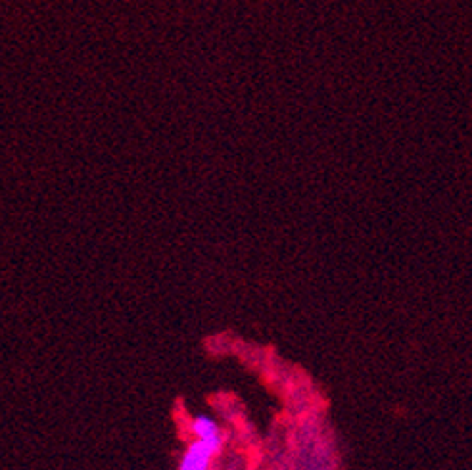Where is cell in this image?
Segmentation results:
<instances>
[{
	"mask_svg": "<svg viewBox=\"0 0 472 470\" xmlns=\"http://www.w3.org/2000/svg\"><path fill=\"white\" fill-rule=\"evenodd\" d=\"M219 451L210 443L202 440H194L183 453L179 463V470H210L211 459Z\"/></svg>",
	"mask_w": 472,
	"mask_h": 470,
	"instance_id": "6da1fadb",
	"label": "cell"
},
{
	"mask_svg": "<svg viewBox=\"0 0 472 470\" xmlns=\"http://www.w3.org/2000/svg\"><path fill=\"white\" fill-rule=\"evenodd\" d=\"M192 432H194L196 440H202L206 443H210L213 448L221 451L223 448V438H221V430H219V425L208 415H196L192 418Z\"/></svg>",
	"mask_w": 472,
	"mask_h": 470,
	"instance_id": "7a4b0ae2",
	"label": "cell"
}]
</instances>
